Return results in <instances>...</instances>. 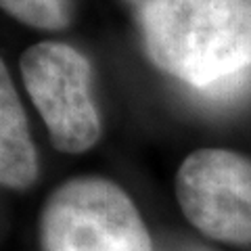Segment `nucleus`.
<instances>
[{"mask_svg":"<svg viewBox=\"0 0 251 251\" xmlns=\"http://www.w3.org/2000/svg\"><path fill=\"white\" fill-rule=\"evenodd\" d=\"M42 251H153L136 205L115 182L77 176L46 199L40 214Z\"/></svg>","mask_w":251,"mask_h":251,"instance_id":"obj_2","label":"nucleus"},{"mask_svg":"<svg viewBox=\"0 0 251 251\" xmlns=\"http://www.w3.org/2000/svg\"><path fill=\"white\" fill-rule=\"evenodd\" d=\"M21 75L59 151L84 153L97 145L100 117L92 99V69L80 50L38 42L21 54Z\"/></svg>","mask_w":251,"mask_h":251,"instance_id":"obj_3","label":"nucleus"},{"mask_svg":"<svg viewBox=\"0 0 251 251\" xmlns=\"http://www.w3.org/2000/svg\"><path fill=\"white\" fill-rule=\"evenodd\" d=\"M186 220L205 237L232 245L251 243V161L226 149H199L176 176Z\"/></svg>","mask_w":251,"mask_h":251,"instance_id":"obj_4","label":"nucleus"},{"mask_svg":"<svg viewBox=\"0 0 251 251\" xmlns=\"http://www.w3.org/2000/svg\"><path fill=\"white\" fill-rule=\"evenodd\" d=\"M38 176V155L17 90L0 59V184L25 188Z\"/></svg>","mask_w":251,"mask_h":251,"instance_id":"obj_5","label":"nucleus"},{"mask_svg":"<svg viewBox=\"0 0 251 251\" xmlns=\"http://www.w3.org/2000/svg\"><path fill=\"white\" fill-rule=\"evenodd\" d=\"M138 23L153 65L205 103L249 92L251 0H147Z\"/></svg>","mask_w":251,"mask_h":251,"instance_id":"obj_1","label":"nucleus"},{"mask_svg":"<svg viewBox=\"0 0 251 251\" xmlns=\"http://www.w3.org/2000/svg\"><path fill=\"white\" fill-rule=\"evenodd\" d=\"M74 0H0V9L38 29H63L72 21Z\"/></svg>","mask_w":251,"mask_h":251,"instance_id":"obj_6","label":"nucleus"},{"mask_svg":"<svg viewBox=\"0 0 251 251\" xmlns=\"http://www.w3.org/2000/svg\"><path fill=\"white\" fill-rule=\"evenodd\" d=\"M134 2H140V4H143V2H147V0H134Z\"/></svg>","mask_w":251,"mask_h":251,"instance_id":"obj_7","label":"nucleus"}]
</instances>
